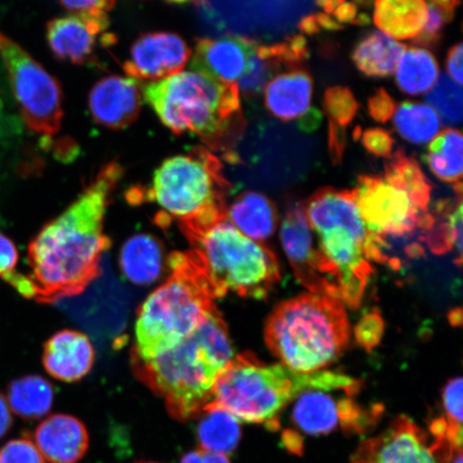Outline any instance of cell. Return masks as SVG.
<instances>
[{
    "label": "cell",
    "instance_id": "1",
    "mask_svg": "<svg viewBox=\"0 0 463 463\" xmlns=\"http://www.w3.org/2000/svg\"><path fill=\"white\" fill-rule=\"evenodd\" d=\"M123 167L103 165L77 201L45 225L28 249L33 299L54 303L82 293L100 275L103 253L111 246L104 216Z\"/></svg>",
    "mask_w": 463,
    "mask_h": 463
},
{
    "label": "cell",
    "instance_id": "2",
    "mask_svg": "<svg viewBox=\"0 0 463 463\" xmlns=\"http://www.w3.org/2000/svg\"><path fill=\"white\" fill-rule=\"evenodd\" d=\"M304 203L329 297L357 309L374 273L373 263L385 260L363 222L354 193L323 188Z\"/></svg>",
    "mask_w": 463,
    "mask_h": 463
},
{
    "label": "cell",
    "instance_id": "3",
    "mask_svg": "<svg viewBox=\"0 0 463 463\" xmlns=\"http://www.w3.org/2000/svg\"><path fill=\"white\" fill-rule=\"evenodd\" d=\"M227 324L215 309L172 349L150 358H132L137 379L165 399L172 418L190 420L212 401L218 375L233 360Z\"/></svg>",
    "mask_w": 463,
    "mask_h": 463
},
{
    "label": "cell",
    "instance_id": "4",
    "mask_svg": "<svg viewBox=\"0 0 463 463\" xmlns=\"http://www.w3.org/2000/svg\"><path fill=\"white\" fill-rule=\"evenodd\" d=\"M144 97L166 128L191 132L225 159L239 161L233 147L246 129L237 84L196 71L179 72L144 86Z\"/></svg>",
    "mask_w": 463,
    "mask_h": 463
},
{
    "label": "cell",
    "instance_id": "5",
    "mask_svg": "<svg viewBox=\"0 0 463 463\" xmlns=\"http://www.w3.org/2000/svg\"><path fill=\"white\" fill-rule=\"evenodd\" d=\"M232 184L217 156L203 146L174 156L156 170L146 189H132L129 200L153 202L162 222L175 220L187 239L227 217Z\"/></svg>",
    "mask_w": 463,
    "mask_h": 463
},
{
    "label": "cell",
    "instance_id": "6",
    "mask_svg": "<svg viewBox=\"0 0 463 463\" xmlns=\"http://www.w3.org/2000/svg\"><path fill=\"white\" fill-rule=\"evenodd\" d=\"M167 265L170 277L137 312L132 358L150 360L172 349L216 309L215 292L193 250L173 253Z\"/></svg>",
    "mask_w": 463,
    "mask_h": 463
},
{
    "label": "cell",
    "instance_id": "7",
    "mask_svg": "<svg viewBox=\"0 0 463 463\" xmlns=\"http://www.w3.org/2000/svg\"><path fill=\"white\" fill-rule=\"evenodd\" d=\"M265 341L283 366L295 373L321 372L337 361L350 341L345 305L327 295L302 294L276 307Z\"/></svg>",
    "mask_w": 463,
    "mask_h": 463
},
{
    "label": "cell",
    "instance_id": "8",
    "mask_svg": "<svg viewBox=\"0 0 463 463\" xmlns=\"http://www.w3.org/2000/svg\"><path fill=\"white\" fill-rule=\"evenodd\" d=\"M210 280L216 298L228 293L264 299L280 280L273 252L241 233L228 218L188 240Z\"/></svg>",
    "mask_w": 463,
    "mask_h": 463
},
{
    "label": "cell",
    "instance_id": "9",
    "mask_svg": "<svg viewBox=\"0 0 463 463\" xmlns=\"http://www.w3.org/2000/svg\"><path fill=\"white\" fill-rule=\"evenodd\" d=\"M314 373H295L281 364H266L251 353H242L218 375L211 402L239 420L278 430V416L308 389Z\"/></svg>",
    "mask_w": 463,
    "mask_h": 463
},
{
    "label": "cell",
    "instance_id": "10",
    "mask_svg": "<svg viewBox=\"0 0 463 463\" xmlns=\"http://www.w3.org/2000/svg\"><path fill=\"white\" fill-rule=\"evenodd\" d=\"M361 382L345 374L317 372L312 384L294 399V425L309 436H322L337 430L366 432L379 419V407L364 409L354 397Z\"/></svg>",
    "mask_w": 463,
    "mask_h": 463
},
{
    "label": "cell",
    "instance_id": "11",
    "mask_svg": "<svg viewBox=\"0 0 463 463\" xmlns=\"http://www.w3.org/2000/svg\"><path fill=\"white\" fill-rule=\"evenodd\" d=\"M0 57L28 128L46 137L56 135L63 118L60 82L3 33H0Z\"/></svg>",
    "mask_w": 463,
    "mask_h": 463
},
{
    "label": "cell",
    "instance_id": "12",
    "mask_svg": "<svg viewBox=\"0 0 463 463\" xmlns=\"http://www.w3.org/2000/svg\"><path fill=\"white\" fill-rule=\"evenodd\" d=\"M353 193L363 222L378 242L383 257L387 239H402L416 230L420 231L430 213L420 212L404 191L392 186L380 176L358 177Z\"/></svg>",
    "mask_w": 463,
    "mask_h": 463
},
{
    "label": "cell",
    "instance_id": "13",
    "mask_svg": "<svg viewBox=\"0 0 463 463\" xmlns=\"http://www.w3.org/2000/svg\"><path fill=\"white\" fill-rule=\"evenodd\" d=\"M462 453L438 441L407 416H399L378 437L366 439L352 456L353 463H449Z\"/></svg>",
    "mask_w": 463,
    "mask_h": 463
},
{
    "label": "cell",
    "instance_id": "14",
    "mask_svg": "<svg viewBox=\"0 0 463 463\" xmlns=\"http://www.w3.org/2000/svg\"><path fill=\"white\" fill-rule=\"evenodd\" d=\"M109 25V16L75 14L57 17L46 25V40L57 60L86 65L95 62L98 49L115 43Z\"/></svg>",
    "mask_w": 463,
    "mask_h": 463
},
{
    "label": "cell",
    "instance_id": "15",
    "mask_svg": "<svg viewBox=\"0 0 463 463\" xmlns=\"http://www.w3.org/2000/svg\"><path fill=\"white\" fill-rule=\"evenodd\" d=\"M190 55L186 42L178 34L147 33L132 44L129 58L123 66L124 71L132 80L158 82L181 72Z\"/></svg>",
    "mask_w": 463,
    "mask_h": 463
},
{
    "label": "cell",
    "instance_id": "16",
    "mask_svg": "<svg viewBox=\"0 0 463 463\" xmlns=\"http://www.w3.org/2000/svg\"><path fill=\"white\" fill-rule=\"evenodd\" d=\"M281 241L300 285L310 293L329 297L314 230L307 217L304 202L297 203L287 211L281 227Z\"/></svg>",
    "mask_w": 463,
    "mask_h": 463
},
{
    "label": "cell",
    "instance_id": "17",
    "mask_svg": "<svg viewBox=\"0 0 463 463\" xmlns=\"http://www.w3.org/2000/svg\"><path fill=\"white\" fill-rule=\"evenodd\" d=\"M89 107L97 124L112 130L125 129L140 115L141 92L135 80L111 75L92 87Z\"/></svg>",
    "mask_w": 463,
    "mask_h": 463
},
{
    "label": "cell",
    "instance_id": "18",
    "mask_svg": "<svg viewBox=\"0 0 463 463\" xmlns=\"http://www.w3.org/2000/svg\"><path fill=\"white\" fill-rule=\"evenodd\" d=\"M257 42L239 36L202 38L196 42L194 71L224 83L236 84L244 74Z\"/></svg>",
    "mask_w": 463,
    "mask_h": 463
},
{
    "label": "cell",
    "instance_id": "19",
    "mask_svg": "<svg viewBox=\"0 0 463 463\" xmlns=\"http://www.w3.org/2000/svg\"><path fill=\"white\" fill-rule=\"evenodd\" d=\"M33 439L51 463H77L90 448V434L83 422L66 414L50 416L37 427Z\"/></svg>",
    "mask_w": 463,
    "mask_h": 463
},
{
    "label": "cell",
    "instance_id": "20",
    "mask_svg": "<svg viewBox=\"0 0 463 463\" xmlns=\"http://www.w3.org/2000/svg\"><path fill=\"white\" fill-rule=\"evenodd\" d=\"M95 362V350L82 333L61 331L44 345L43 364L53 378L77 382L90 373Z\"/></svg>",
    "mask_w": 463,
    "mask_h": 463
},
{
    "label": "cell",
    "instance_id": "21",
    "mask_svg": "<svg viewBox=\"0 0 463 463\" xmlns=\"http://www.w3.org/2000/svg\"><path fill=\"white\" fill-rule=\"evenodd\" d=\"M265 106L276 118L291 121L308 112L314 82L300 69L277 75L265 85Z\"/></svg>",
    "mask_w": 463,
    "mask_h": 463
},
{
    "label": "cell",
    "instance_id": "22",
    "mask_svg": "<svg viewBox=\"0 0 463 463\" xmlns=\"http://www.w3.org/2000/svg\"><path fill=\"white\" fill-rule=\"evenodd\" d=\"M227 217L241 233L258 242L273 236L278 222L274 203L254 191L237 196L228 207Z\"/></svg>",
    "mask_w": 463,
    "mask_h": 463
},
{
    "label": "cell",
    "instance_id": "23",
    "mask_svg": "<svg viewBox=\"0 0 463 463\" xmlns=\"http://www.w3.org/2000/svg\"><path fill=\"white\" fill-rule=\"evenodd\" d=\"M164 260L159 241L149 234H137L125 242L119 262L127 279L138 286H148L159 279Z\"/></svg>",
    "mask_w": 463,
    "mask_h": 463
},
{
    "label": "cell",
    "instance_id": "24",
    "mask_svg": "<svg viewBox=\"0 0 463 463\" xmlns=\"http://www.w3.org/2000/svg\"><path fill=\"white\" fill-rule=\"evenodd\" d=\"M426 0H375L374 24L398 40L419 36L427 22Z\"/></svg>",
    "mask_w": 463,
    "mask_h": 463
},
{
    "label": "cell",
    "instance_id": "25",
    "mask_svg": "<svg viewBox=\"0 0 463 463\" xmlns=\"http://www.w3.org/2000/svg\"><path fill=\"white\" fill-rule=\"evenodd\" d=\"M454 201H442L431 213L432 222L422 240L434 254L457 252L456 263L462 262V191H456Z\"/></svg>",
    "mask_w": 463,
    "mask_h": 463
},
{
    "label": "cell",
    "instance_id": "26",
    "mask_svg": "<svg viewBox=\"0 0 463 463\" xmlns=\"http://www.w3.org/2000/svg\"><path fill=\"white\" fill-rule=\"evenodd\" d=\"M196 430L200 450L207 453L232 454L239 447L240 420L213 402L203 409Z\"/></svg>",
    "mask_w": 463,
    "mask_h": 463
},
{
    "label": "cell",
    "instance_id": "27",
    "mask_svg": "<svg viewBox=\"0 0 463 463\" xmlns=\"http://www.w3.org/2000/svg\"><path fill=\"white\" fill-rule=\"evenodd\" d=\"M407 46L380 32L362 40L353 52V61L360 71L373 78L389 77L396 71L398 61Z\"/></svg>",
    "mask_w": 463,
    "mask_h": 463
},
{
    "label": "cell",
    "instance_id": "28",
    "mask_svg": "<svg viewBox=\"0 0 463 463\" xmlns=\"http://www.w3.org/2000/svg\"><path fill=\"white\" fill-rule=\"evenodd\" d=\"M385 181L404 191L411 201L421 213L430 212L431 184L422 173L418 161L409 157L403 150L399 149L391 156L385 165Z\"/></svg>",
    "mask_w": 463,
    "mask_h": 463
},
{
    "label": "cell",
    "instance_id": "29",
    "mask_svg": "<svg viewBox=\"0 0 463 463\" xmlns=\"http://www.w3.org/2000/svg\"><path fill=\"white\" fill-rule=\"evenodd\" d=\"M8 402L11 410L21 419L37 420L48 414L53 405V387L42 376L27 375L10 384Z\"/></svg>",
    "mask_w": 463,
    "mask_h": 463
},
{
    "label": "cell",
    "instance_id": "30",
    "mask_svg": "<svg viewBox=\"0 0 463 463\" xmlns=\"http://www.w3.org/2000/svg\"><path fill=\"white\" fill-rule=\"evenodd\" d=\"M396 82L404 94L418 96L430 90L437 82L436 58L425 49H405L396 68Z\"/></svg>",
    "mask_w": 463,
    "mask_h": 463
},
{
    "label": "cell",
    "instance_id": "31",
    "mask_svg": "<svg viewBox=\"0 0 463 463\" xmlns=\"http://www.w3.org/2000/svg\"><path fill=\"white\" fill-rule=\"evenodd\" d=\"M463 141L459 130L439 133L428 147L426 160L430 171L439 181L453 186L462 183Z\"/></svg>",
    "mask_w": 463,
    "mask_h": 463
},
{
    "label": "cell",
    "instance_id": "32",
    "mask_svg": "<svg viewBox=\"0 0 463 463\" xmlns=\"http://www.w3.org/2000/svg\"><path fill=\"white\" fill-rule=\"evenodd\" d=\"M393 125L404 140L420 145L431 141L437 135L439 118L431 107L408 101L397 109Z\"/></svg>",
    "mask_w": 463,
    "mask_h": 463
},
{
    "label": "cell",
    "instance_id": "33",
    "mask_svg": "<svg viewBox=\"0 0 463 463\" xmlns=\"http://www.w3.org/2000/svg\"><path fill=\"white\" fill-rule=\"evenodd\" d=\"M425 99L438 109L444 124L457 126L462 120V89L448 74L441 73L433 89L428 92Z\"/></svg>",
    "mask_w": 463,
    "mask_h": 463
},
{
    "label": "cell",
    "instance_id": "34",
    "mask_svg": "<svg viewBox=\"0 0 463 463\" xmlns=\"http://www.w3.org/2000/svg\"><path fill=\"white\" fill-rule=\"evenodd\" d=\"M256 53L260 60L269 61L278 68L286 66L289 69H298L300 63L309 57L308 45L303 34H295L285 43L271 45L258 44Z\"/></svg>",
    "mask_w": 463,
    "mask_h": 463
},
{
    "label": "cell",
    "instance_id": "35",
    "mask_svg": "<svg viewBox=\"0 0 463 463\" xmlns=\"http://www.w3.org/2000/svg\"><path fill=\"white\" fill-rule=\"evenodd\" d=\"M324 108L329 116V120L345 127L352 123L358 111V103L354 95L346 87H329L324 95Z\"/></svg>",
    "mask_w": 463,
    "mask_h": 463
},
{
    "label": "cell",
    "instance_id": "36",
    "mask_svg": "<svg viewBox=\"0 0 463 463\" xmlns=\"http://www.w3.org/2000/svg\"><path fill=\"white\" fill-rule=\"evenodd\" d=\"M258 46V45H257ZM257 49V48H256ZM278 67L269 61L260 60L253 51L249 58L248 65L244 74L239 80V90L246 96H257L263 90L266 83L269 82L271 74L277 71Z\"/></svg>",
    "mask_w": 463,
    "mask_h": 463
},
{
    "label": "cell",
    "instance_id": "37",
    "mask_svg": "<svg viewBox=\"0 0 463 463\" xmlns=\"http://www.w3.org/2000/svg\"><path fill=\"white\" fill-rule=\"evenodd\" d=\"M462 379H451L442 393L444 415L441 418L457 431H462Z\"/></svg>",
    "mask_w": 463,
    "mask_h": 463
},
{
    "label": "cell",
    "instance_id": "38",
    "mask_svg": "<svg viewBox=\"0 0 463 463\" xmlns=\"http://www.w3.org/2000/svg\"><path fill=\"white\" fill-rule=\"evenodd\" d=\"M0 463H45L42 453L31 439H11L0 449Z\"/></svg>",
    "mask_w": 463,
    "mask_h": 463
},
{
    "label": "cell",
    "instance_id": "39",
    "mask_svg": "<svg viewBox=\"0 0 463 463\" xmlns=\"http://www.w3.org/2000/svg\"><path fill=\"white\" fill-rule=\"evenodd\" d=\"M384 323L381 316L376 311L363 317L355 328V338L357 344L362 345L367 351L373 350L378 345L383 335Z\"/></svg>",
    "mask_w": 463,
    "mask_h": 463
},
{
    "label": "cell",
    "instance_id": "40",
    "mask_svg": "<svg viewBox=\"0 0 463 463\" xmlns=\"http://www.w3.org/2000/svg\"><path fill=\"white\" fill-rule=\"evenodd\" d=\"M364 147L376 157L390 159L393 140L389 132L381 128L368 129L363 133Z\"/></svg>",
    "mask_w": 463,
    "mask_h": 463
},
{
    "label": "cell",
    "instance_id": "41",
    "mask_svg": "<svg viewBox=\"0 0 463 463\" xmlns=\"http://www.w3.org/2000/svg\"><path fill=\"white\" fill-rule=\"evenodd\" d=\"M427 7L426 25L419 36L415 38L414 43L416 44L432 45L438 43L439 37H441V33L439 32H441L444 23H447L441 11L436 5L430 3Z\"/></svg>",
    "mask_w": 463,
    "mask_h": 463
},
{
    "label": "cell",
    "instance_id": "42",
    "mask_svg": "<svg viewBox=\"0 0 463 463\" xmlns=\"http://www.w3.org/2000/svg\"><path fill=\"white\" fill-rule=\"evenodd\" d=\"M395 101L384 89H379L373 96L369 98V114L378 123H387L395 113Z\"/></svg>",
    "mask_w": 463,
    "mask_h": 463
},
{
    "label": "cell",
    "instance_id": "43",
    "mask_svg": "<svg viewBox=\"0 0 463 463\" xmlns=\"http://www.w3.org/2000/svg\"><path fill=\"white\" fill-rule=\"evenodd\" d=\"M62 7L79 14L109 16L116 0H60Z\"/></svg>",
    "mask_w": 463,
    "mask_h": 463
},
{
    "label": "cell",
    "instance_id": "44",
    "mask_svg": "<svg viewBox=\"0 0 463 463\" xmlns=\"http://www.w3.org/2000/svg\"><path fill=\"white\" fill-rule=\"evenodd\" d=\"M345 127L339 126L334 121L328 123V152L334 165L341 164L346 147Z\"/></svg>",
    "mask_w": 463,
    "mask_h": 463
},
{
    "label": "cell",
    "instance_id": "45",
    "mask_svg": "<svg viewBox=\"0 0 463 463\" xmlns=\"http://www.w3.org/2000/svg\"><path fill=\"white\" fill-rule=\"evenodd\" d=\"M17 260L16 247L7 236L0 233V276L4 277L14 271Z\"/></svg>",
    "mask_w": 463,
    "mask_h": 463
},
{
    "label": "cell",
    "instance_id": "46",
    "mask_svg": "<svg viewBox=\"0 0 463 463\" xmlns=\"http://www.w3.org/2000/svg\"><path fill=\"white\" fill-rule=\"evenodd\" d=\"M462 43H458L449 50L448 55L449 73L455 82L460 86L462 85Z\"/></svg>",
    "mask_w": 463,
    "mask_h": 463
},
{
    "label": "cell",
    "instance_id": "47",
    "mask_svg": "<svg viewBox=\"0 0 463 463\" xmlns=\"http://www.w3.org/2000/svg\"><path fill=\"white\" fill-rule=\"evenodd\" d=\"M322 120V115L317 109H311L299 118V129L305 132H312L317 129Z\"/></svg>",
    "mask_w": 463,
    "mask_h": 463
},
{
    "label": "cell",
    "instance_id": "48",
    "mask_svg": "<svg viewBox=\"0 0 463 463\" xmlns=\"http://www.w3.org/2000/svg\"><path fill=\"white\" fill-rule=\"evenodd\" d=\"M13 415L5 397L0 393V438H3L13 427Z\"/></svg>",
    "mask_w": 463,
    "mask_h": 463
},
{
    "label": "cell",
    "instance_id": "49",
    "mask_svg": "<svg viewBox=\"0 0 463 463\" xmlns=\"http://www.w3.org/2000/svg\"><path fill=\"white\" fill-rule=\"evenodd\" d=\"M334 15L338 23H352L357 16V5L345 2L334 11Z\"/></svg>",
    "mask_w": 463,
    "mask_h": 463
},
{
    "label": "cell",
    "instance_id": "50",
    "mask_svg": "<svg viewBox=\"0 0 463 463\" xmlns=\"http://www.w3.org/2000/svg\"><path fill=\"white\" fill-rule=\"evenodd\" d=\"M430 3L436 5L439 11H441L445 22H449L454 17V10L456 4L454 0H430Z\"/></svg>",
    "mask_w": 463,
    "mask_h": 463
},
{
    "label": "cell",
    "instance_id": "51",
    "mask_svg": "<svg viewBox=\"0 0 463 463\" xmlns=\"http://www.w3.org/2000/svg\"><path fill=\"white\" fill-rule=\"evenodd\" d=\"M299 29L306 34H316L320 32V26L317 24L316 14H311L304 17L299 22Z\"/></svg>",
    "mask_w": 463,
    "mask_h": 463
},
{
    "label": "cell",
    "instance_id": "52",
    "mask_svg": "<svg viewBox=\"0 0 463 463\" xmlns=\"http://www.w3.org/2000/svg\"><path fill=\"white\" fill-rule=\"evenodd\" d=\"M316 16L317 24L320 28L328 29V31H338V29L343 28V25H341L340 23L326 14H317Z\"/></svg>",
    "mask_w": 463,
    "mask_h": 463
},
{
    "label": "cell",
    "instance_id": "53",
    "mask_svg": "<svg viewBox=\"0 0 463 463\" xmlns=\"http://www.w3.org/2000/svg\"><path fill=\"white\" fill-rule=\"evenodd\" d=\"M317 4L326 11V14H334V11L339 7L340 5L345 3V0H316Z\"/></svg>",
    "mask_w": 463,
    "mask_h": 463
},
{
    "label": "cell",
    "instance_id": "54",
    "mask_svg": "<svg viewBox=\"0 0 463 463\" xmlns=\"http://www.w3.org/2000/svg\"><path fill=\"white\" fill-rule=\"evenodd\" d=\"M203 459H204L205 463H231L227 455L223 454H216V453H207V451H203Z\"/></svg>",
    "mask_w": 463,
    "mask_h": 463
},
{
    "label": "cell",
    "instance_id": "55",
    "mask_svg": "<svg viewBox=\"0 0 463 463\" xmlns=\"http://www.w3.org/2000/svg\"><path fill=\"white\" fill-rule=\"evenodd\" d=\"M179 463H205L203 459L202 450L189 451L186 455L183 456V458Z\"/></svg>",
    "mask_w": 463,
    "mask_h": 463
},
{
    "label": "cell",
    "instance_id": "56",
    "mask_svg": "<svg viewBox=\"0 0 463 463\" xmlns=\"http://www.w3.org/2000/svg\"><path fill=\"white\" fill-rule=\"evenodd\" d=\"M353 24L355 25H361V26H366L370 24V17L366 14H362L360 15H357L355 17V20L352 22Z\"/></svg>",
    "mask_w": 463,
    "mask_h": 463
},
{
    "label": "cell",
    "instance_id": "57",
    "mask_svg": "<svg viewBox=\"0 0 463 463\" xmlns=\"http://www.w3.org/2000/svg\"><path fill=\"white\" fill-rule=\"evenodd\" d=\"M449 463H462V453L456 455L455 458L451 460Z\"/></svg>",
    "mask_w": 463,
    "mask_h": 463
},
{
    "label": "cell",
    "instance_id": "58",
    "mask_svg": "<svg viewBox=\"0 0 463 463\" xmlns=\"http://www.w3.org/2000/svg\"><path fill=\"white\" fill-rule=\"evenodd\" d=\"M167 2L173 3V4H183L188 2V0H167Z\"/></svg>",
    "mask_w": 463,
    "mask_h": 463
},
{
    "label": "cell",
    "instance_id": "59",
    "mask_svg": "<svg viewBox=\"0 0 463 463\" xmlns=\"http://www.w3.org/2000/svg\"><path fill=\"white\" fill-rule=\"evenodd\" d=\"M137 463H158V462L141 461V462H137Z\"/></svg>",
    "mask_w": 463,
    "mask_h": 463
},
{
    "label": "cell",
    "instance_id": "60",
    "mask_svg": "<svg viewBox=\"0 0 463 463\" xmlns=\"http://www.w3.org/2000/svg\"><path fill=\"white\" fill-rule=\"evenodd\" d=\"M454 2H455V4H456L457 5H459V3H460V0H454Z\"/></svg>",
    "mask_w": 463,
    "mask_h": 463
}]
</instances>
